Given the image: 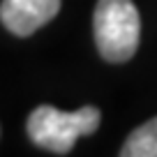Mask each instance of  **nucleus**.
Instances as JSON below:
<instances>
[{
	"instance_id": "nucleus-1",
	"label": "nucleus",
	"mask_w": 157,
	"mask_h": 157,
	"mask_svg": "<svg viewBox=\"0 0 157 157\" xmlns=\"http://www.w3.org/2000/svg\"><path fill=\"white\" fill-rule=\"evenodd\" d=\"M102 113L95 106H81L76 111H60L42 104L28 116V136L35 146L56 155H67L78 136L97 132Z\"/></svg>"
},
{
	"instance_id": "nucleus-2",
	"label": "nucleus",
	"mask_w": 157,
	"mask_h": 157,
	"mask_svg": "<svg viewBox=\"0 0 157 157\" xmlns=\"http://www.w3.org/2000/svg\"><path fill=\"white\" fill-rule=\"evenodd\" d=\"M93 30L99 56L109 63H125L139 49L141 19L132 0H99Z\"/></svg>"
},
{
	"instance_id": "nucleus-3",
	"label": "nucleus",
	"mask_w": 157,
	"mask_h": 157,
	"mask_svg": "<svg viewBox=\"0 0 157 157\" xmlns=\"http://www.w3.org/2000/svg\"><path fill=\"white\" fill-rule=\"evenodd\" d=\"M60 12V0H2L0 21L16 37H28Z\"/></svg>"
},
{
	"instance_id": "nucleus-4",
	"label": "nucleus",
	"mask_w": 157,
	"mask_h": 157,
	"mask_svg": "<svg viewBox=\"0 0 157 157\" xmlns=\"http://www.w3.org/2000/svg\"><path fill=\"white\" fill-rule=\"evenodd\" d=\"M123 157H157V116L136 127L120 148Z\"/></svg>"
}]
</instances>
